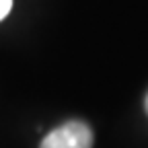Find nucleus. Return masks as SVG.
I'll list each match as a JSON object with an SVG mask.
<instances>
[{
    "instance_id": "1",
    "label": "nucleus",
    "mask_w": 148,
    "mask_h": 148,
    "mask_svg": "<svg viewBox=\"0 0 148 148\" xmlns=\"http://www.w3.org/2000/svg\"><path fill=\"white\" fill-rule=\"evenodd\" d=\"M39 148H92V130L78 119L66 121L51 130Z\"/></svg>"
},
{
    "instance_id": "2",
    "label": "nucleus",
    "mask_w": 148,
    "mask_h": 148,
    "mask_svg": "<svg viewBox=\"0 0 148 148\" xmlns=\"http://www.w3.org/2000/svg\"><path fill=\"white\" fill-rule=\"evenodd\" d=\"M10 6H12V0H0V21L8 14Z\"/></svg>"
},
{
    "instance_id": "3",
    "label": "nucleus",
    "mask_w": 148,
    "mask_h": 148,
    "mask_svg": "<svg viewBox=\"0 0 148 148\" xmlns=\"http://www.w3.org/2000/svg\"><path fill=\"white\" fill-rule=\"evenodd\" d=\"M144 107H146V113H148V92H146V99H144Z\"/></svg>"
}]
</instances>
